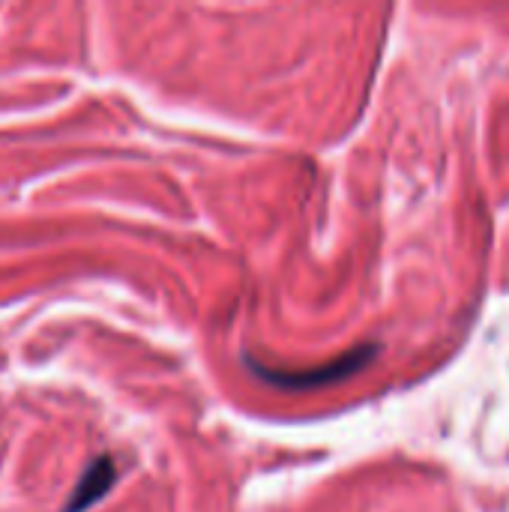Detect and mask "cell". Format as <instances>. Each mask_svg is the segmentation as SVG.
Listing matches in <instances>:
<instances>
[{
	"mask_svg": "<svg viewBox=\"0 0 509 512\" xmlns=\"http://www.w3.org/2000/svg\"><path fill=\"white\" fill-rule=\"evenodd\" d=\"M111 486H114V462L102 456V459H96V462L84 471L78 489H75L72 498H69L66 512H84L87 507H93Z\"/></svg>",
	"mask_w": 509,
	"mask_h": 512,
	"instance_id": "cell-1",
	"label": "cell"
}]
</instances>
